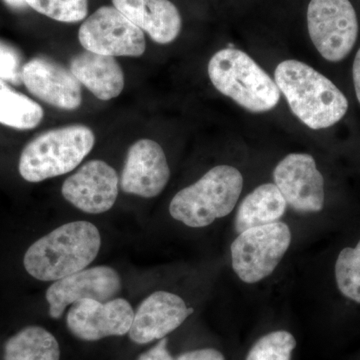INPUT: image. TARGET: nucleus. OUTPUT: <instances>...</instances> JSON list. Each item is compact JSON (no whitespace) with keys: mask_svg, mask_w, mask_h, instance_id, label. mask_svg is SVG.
<instances>
[{"mask_svg":"<svg viewBox=\"0 0 360 360\" xmlns=\"http://www.w3.org/2000/svg\"><path fill=\"white\" fill-rule=\"evenodd\" d=\"M352 75H354L355 92H356L357 99H359L360 103V49L355 56Z\"/></svg>","mask_w":360,"mask_h":360,"instance_id":"bb28decb","label":"nucleus"},{"mask_svg":"<svg viewBox=\"0 0 360 360\" xmlns=\"http://www.w3.org/2000/svg\"><path fill=\"white\" fill-rule=\"evenodd\" d=\"M112 4L158 44H170L179 35L181 15L169 0H112Z\"/></svg>","mask_w":360,"mask_h":360,"instance_id":"dca6fc26","label":"nucleus"},{"mask_svg":"<svg viewBox=\"0 0 360 360\" xmlns=\"http://www.w3.org/2000/svg\"><path fill=\"white\" fill-rule=\"evenodd\" d=\"M134 310L123 298L110 302L80 300L71 304L66 324L71 335L84 341H97L129 333Z\"/></svg>","mask_w":360,"mask_h":360,"instance_id":"1a4fd4ad","label":"nucleus"},{"mask_svg":"<svg viewBox=\"0 0 360 360\" xmlns=\"http://www.w3.org/2000/svg\"><path fill=\"white\" fill-rule=\"evenodd\" d=\"M307 26L315 49L331 63L347 58L359 35V20L349 0H311Z\"/></svg>","mask_w":360,"mask_h":360,"instance_id":"0eeeda50","label":"nucleus"},{"mask_svg":"<svg viewBox=\"0 0 360 360\" xmlns=\"http://www.w3.org/2000/svg\"><path fill=\"white\" fill-rule=\"evenodd\" d=\"M122 290V278L110 266H94L54 281L46 291L51 319H59L66 307L80 300L106 302Z\"/></svg>","mask_w":360,"mask_h":360,"instance_id":"9b49d317","label":"nucleus"},{"mask_svg":"<svg viewBox=\"0 0 360 360\" xmlns=\"http://www.w3.org/2000/svg\"><path fill=\"white\" fill-rule=\"evenodd\" d=\"M101 236L96 225L75 221L61 225L26 250L23 265L40 281H56L86 269L98 255Z\"/></svg>","mask_w":360,"mask_h":360,"instance_id":"f03ea898","label":"nucleus"},{"mask_svg":"<svg viewBox=\"0 0 360 360\" xmlns=\"http://www.w3.org/2000/svg\"><path fill=\"white\" fill-rule=\"evenodd\" d=\"M44 112L30 97L11 89L0 79V123L11 129H33L40 124Z\"/></svg>","mask_w":360,"mask_h":360,"instance_id":"aec40b11","label":"nucleus"},{"mask_svg":"<svg viewBox=\"0 0 360 360\" xmlns=\"http://www.w3.org/2000/svg\"><path fill=\"white\" fill-rule=\"evenodd\" d=\"M27 6L59 22L84 20L89 13V0H25Z\"/></svg>","mask_w":360,"mask_h":360,"instance_id":"5701e85b","label":"nucleus"},{"mask_svg":"<svg viewBox=\"0 0 360 360\" xmlns=\"http://www.w3.org/2000/svg\"><path fill=\"white\" fill-rule=\"evenodd\" d=\"M96 136L89 127L68 125L37 135L23 148L20 174L28 182H41L68 174L89 155Z\"/></svg>","mask_w":360,"mask_h":360,"instance_id":"39448f33","label":"nucleus"},{"mask_svg":"<svg viewBox=\"0 0 360 360\" xmlns=\"http://www.w3.org/2000/svg\"><path fill=\"white\" fill-rule=\"evenodd\" d=\"M117 172L103 160H90L63 182V198L90 214L108 212L118 196Z\"/></svg>","mask_w":360,"mask_h":360,"instance_id":"f8f14e48","label":"nucleus"},{"mask_svg":"<svg viewBox=\"0 0 360 360\" xmlns=\"http://www.w3.org/2000/svg\"><path fill=\"white\" fill-rule=\"evenodd\" d=\"M288 203L276 184H262L248 194L239 205L234 220L236 231L241 233L252 227L279 221Z\"/></svg>","mask_w":360,"mask_h":360,"instance_id":"a211bd4d","label":"nucleus"},{"mask_svg":"<svg viewBox=\"0 0 360 360\" xmlns=\"http://www.w3.org/2000/svg\"><path fill=\"white\" fill-rule=\"evenodd\" d=\"M290 243V229L283 222L248 229L232 243V269L243 283H259L276 270Z\"/></svg>","mask_w":360,"mask_h":360,"instance_id":"423d86ee","label":"nucleus"},{"mask_svg":"<svg viewBox=\"0 0 360 360\" xmlns=\"http://www.w3.org/2000/svg\"><path fill=\"white\" fill-rule=\"evenodd\" d=\"M243 187V175L236 167H213L195 184L175 194L169 205L170 215L186 226H208L234 210Z\"/></svg>","mask_w":360,"mask_h":360,"instance_id":"20e7f679","label":"nucleus"},{"mask_svg":"<svg viewBox=\"0 0 360 360\" xmlns=\"http://www.w3.org/2000/svg\"><path fill=\"white\" fill-rule=\"evenodd\" d=\"M167 345V338H162L158 345L142 354L136 360H174L168 350Z\"/></svg>","mask_w":360,"mask_h":360,"instance_id":"a878e982","label":"nucleus"},{"mask_svg":"<svg viewBox=\"0 0 360 360\" xmlns=\"http://www.w3.org/2000/svg\"><path fill=\"white\" fill-rule=\"evenodd\" d=\"M21 80L30 94L54 108L75 110L82 104L80 82L70 70L51 59L28 61L21 70Z\"/></svg>","mask_w":360,"mask_h":360,"instance_id":"4468645a","label":"nucleus"},{"mask_svg":"<svg viewBox=\"0 0 360 360\" xmlns=\"http://www.w3.org/2000/svg\"><path fill=\"white\" fill-rule=\"evenodd\" d=\"M85 51L110 56L139 58L146 51L144 32L115 6H103L80 26Z\"/></svg>","mask_w":360,"mask_h":360,"instance_id":"6e6552de","label":"nucleus"},{"mask_svg":"<svg viewBox=\"0 0 360 360\" xmlns=\"http://www.w3.org/2000/svg\"><path fill=\"white\" fill-rule=\"evenodd\" d=\"M296 347L295 336L277 330L262 336L248 352L246 360H291Z\"/></svg>","mask_w":360,"mask_h":360,"instance_id":"4be33fe9","label":"nucleus"},{"mask_svg":"<svg viewBox=\"0 0 360 360\" xmlns=\"http://www.w3.org/2000/svg\"><path fill=\"white\" fill-rule=\"evenodd\" d=\"M208 75L213 86L250 112L274 110L281 99L276 82L245 52L224 49L212 56Z\"/></svg>","mask_w":360,"mask_h":360,"instance_id":"7ed1b4c3","label":"nucleus"},{"mask_svg":"<svg viewBox=\"0 0 360 360\" xmlns=\"http://www.w3.org/2000/svg\"><path fill=\"white\" fill-rule=\"evenodd\" d=\"M274 79L293 115L309 129H328L347 115L345 94L307 63L284 60L276 66Z\"/></svg>","mask_w":360,"mask_h":360,"instance_id":"f257e3e1","label":"nucleus"},{"mask_svg":"<svg viewBox=\"0 0 360 360\" xmlns=\"http://www.w3.org/2000/svg\"><path fill=\"white\" fill-rule=\"evenodd\" d=\"M20 58L13 47L0 41V79L13 84H20L21 80Z\"/></svg>","mask_w":360,"mask_h":360,"instance_id":"b1692460","label":"nucleus"},{"mask_svg":"<svg viewBox=\"0 0 360 360\" xmlns=\"http://www.w3.org/2000/svg\"><path fill=\"white\" fill-rule=\"evenodd\" d=\"M176 360H225L224 354L214 348H201L180 354Z\"/></svg>","mask_w":360,"mask_h":360,"instance_id":"393cba45","label":"nucleus"},{"mask_svg":"<svg viewBox=\"0 0 360 360\" xmlns=\"http://www.w3.org/2000/svg\"><path fill=\"white\" fill-rule=\"evenodd\" d=\"M4 4L13 9L16 11H22L27 7V4H25V0H4Z\"/></svg>","mask_w":360,"mask_h":360,"instance_id":"cd10ccee","label":"nucleus"},{"mask_svg":"<svg viewBox=\"0 0 360 360\" xmlns=\"http://www.w3.org/2000/svg\"><path fill=\"white\" fill-rule=\"evenodd\" d=\"M193 311L180 296L167 291H155L134 312L129 338L136 345L162 340L179 328Z\"/></svg>","mask_w":360,"mask_h":360,"instance_id":"2eb2a0df","label":"nucleus"},{"mask_svg":"<svg viewBox=\"0 0 360 360\" xmlns=\"http://www.w3.org/2000/svg\"><path fill=\"white\" fill-rule=\"evenodd\" d=\"M335 279L343 296L360 303V240L354 248L340 251L336 259Z\"/></svg>","mask_w":360,"mask_h":360,"instance_id":"412c9836","label":"nucleus"},{"mask_svg":"<svg viewBox=\"0 0 360 360\" xmlns=\"http://www.w3.org/2000/svg\"><path fill=\"white\" fill-rule=\"evenodd\" d=\"M56 336L41 326H27L11 336L4 345V360H59Z\"/></svg>","mask_w":360,"mask_h":360,"instance_id":"6ab92c4d","label":"nucleus"},{"mask_svg":"<svg viewBox=\"0 0 360 360\" xmlns=\"http://www.w3.org/2000/svg\"><path fill=\"white\" fill-rule=\"evenodd\" d=\"M70 70L101 101L115 98L124 89V73L113 56L85 51L71 59Z\"/></svg>","mask_w":360,"mask_h":360,"instance_id":"f3484780","label":"nucleus"},{"mask_svg":"<svg viewBox=\"0 0 360 360\" xmlns=\"http://www.w3.org/2000/svg\"><path fill=\"white\" fill-rule=\"evenodd\" d=\"M169 179L167 156L158 142L141 139L130 146L120 179L123 193L155 198L162 193Z\"/></svg>","mask_w":360,"mask_h":360,"instance_id":"ddd939ff","label":"nucleus"},{"mask_svg":"<svg viewBox=\"0 0 360 360\" xmlns=\"http://www.w3.org/2000/svg\"><path fill=\"white\" fill-rule=\"evenodd\" d=\"M274 184L286 203L296 212H321L324 205V179L316 162L307 153H290L276 165Z\"/></svg>","mask_w":360,"mask_h":360,"instance_id":"9d476101","label":"nucleus"}]
</instances>
